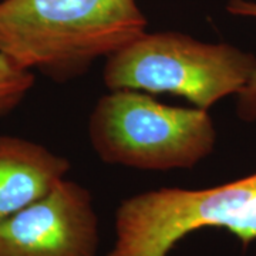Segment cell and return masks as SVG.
Listing matches in <instances>:
<instances>
[{
    "instance_id": "obj_1",
    "label": "cell",
    "mask_w": 256,
    "mask_h": 256,
    "mask_svg": "<svg viewBox=\"0 0 256 256\" xmlns=\"http://www.w3.org/2000/svg\"><path fill=\"white\" fill-rule=\"evenodd\" d=\"M146 28L136 0L0 2V54L60 84L84 76Z\"/></svg>"
},
{
    "instance_id": "obj_2",
    "label": "cell",
    "mask_w": 256,
    "mask_h": 256,
    "mask_svg": "<svg viewBox=\"0 0 256 256\" xmlns=\"http://www.w3.org/2000/svg\"><path fill=\"white\" fill-rule=\"evenodd\" d=\"M88 137L106 164L170 171L194 168L210 156L216 130L206 110L165 106L136 90H112L97 101Z\"/></svg>"
},
{
    "instance_id": "obj_3",
    "label": "cell",
    "mask_w": 256,
    "mask_h": 256,
    "mask_svg": "<svg viewBox=\"0 0 256 256\" xmlns=\"http://www.w3.org/2000/svg\"><path fill=\"white\" fill-rule=\"evenodd\" d=\"M256 70V56L228 43H205L176 32L142 33L106 58L108 90L170 92L210 110L238 96Z\"/></svg>"
},
{
    "instance_id": "obj_4",
    "label": "cell",
    "mask_w": 256,
    "mask_h": 256,
    "mask_svg": "<svg viewBox=\"0 0 256 256\" xmlns=\"http://www.w3.org/2000/svg\"><path fill=\"white\" fill-rule=\"evenodd\" d=\"M98 216L87 188L64 178L0 222V256H97Z\"/></svg>"
},
{
    "instance_id": "obj_5",
    "label": "cell",
    "mask_w": 256,
    "mask_h": 256,
    "mask_svg": "<svg viewBox=\"0 0 256 256\" xmlns=\"http://www.w3.org/2000/svg\"><path fill=\"white\" fill-rule=\"evenodd\" d=\"M70 168L42 144L0 136V222L53 191Z\"/></svg>"
},
{
    "instance_id": "obj_6",
    "label": "cell",
    "mask_w": 256,
    "mask_h": 256,
    "mask_svg": "<svg viewBox=\"0 0 256 256\" xmlns=\"http://www.w3.org/2000/svg\"><path fill=\"white\" fill-rule=\"evenodd\" d=\"M34 86L33 72L24 70L0 54V117L18 108Z\"/></svg>"
},
{
    "instance_id": "obj_7",
    "label": "cell",
    "mask_w": 256,
    "mask_h": 256,
    "mask_svg": "<svg viewBox=\"0 0 256 256\" xmlns=\"http://www.w3.org/2000/svg\"><path fill=\"white\" fill-rule=\"evenodd\" d=\"M226 10L235 16L256 18V3L248 0H228ZM236 116L248 124H256V70L236 96Z\"/></svg>"
}]
</instances>
